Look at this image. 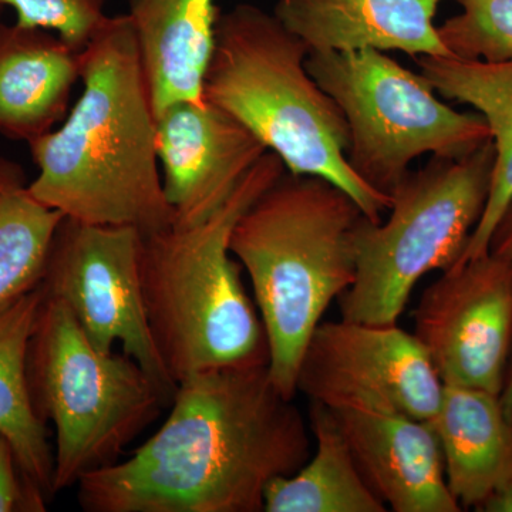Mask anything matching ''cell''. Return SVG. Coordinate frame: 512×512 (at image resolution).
Listing matches in <instances>:
<instances>
[{
	"instance_id": "1",
	"label": "cell",
	"mask_w": 512,
	"mask_h": 512,
	"mask_svg": "<svg viewBox=\"0 0 512 512\" xmlns=\"http://www.w3.org/2000/svg\"><path fill=\"white\" fill-rule=\"evenodd\" d=\"M167 419L126 460L77 483L86 512H261L265 491L312 456L308 426L268 365L178 383Z\"/></svg>"
},
{
	"instance_id": "2",
	"label": "cell",
	"mask_w": 512,
	"mask_h": 512,
	"mask_svg": "<svg viewBox=\"0 0 512 512\" xmlns=\"http://www.w3.org/2000/svg\"><path fill=\"white\" fill-rule=\"evenodd\" d=\"M83 94L62 127L29 143L30 191L64 217L133 227L174 225L158 170L157 124L128 15L107 19L82 52Z\"/></svg>"
},
{
	"instance_id": "3",
	"label": "cell",
	"mask_w": 512,
	"mask_h": 512,
	"mask_svg": "<svg viewBox=\"0 0 512 512\" xmlns=\"http://www.w3.org/2000/svg\"><path fill=\"white\" fill-rule=\"evenodd\" d=\"M359 205L325 178L285 171L232 229L269 346V376L288 399L313 332L356 279Z\"/></svg>"
},
{
	"instance_id": "4",
	"label": "cell",
	"mask_w": 512,
	"mask_h": 512,
	"mask_svg": "<svg viewBox=\"0 0 512 512\" xmlns=\"http://www.w3.org/2000/svg\"><path fill=\"white\" fill-rule=\"evenodd\" d=\"M285 171L281 158L266 151L210 218L143 235L148 325L175 383L222 367L269 365L264 323L229 241L239 217Z\"/></svg>"
},
{
	"instance_id": "5",
	"label": "cell",
	"mask_w": 512,
	"mask_h": 512,
	"mask_svg": "<svg viewBox=\"0 0 512 512\" xmlns=\"http://www.w3.org/2000/svg\"><path fill=\"white\" fill-rule=\"evenodd\" d=\"M308 55L274 13L241 3L220 13L202 96L248 128L288 173L325 178L380 222L392 197L350 167L348 123L306 69Z\"/></svg>"
},
{
	"instance_id": "6",
	"label": "cell",
	"mask_w": 512,
	"mask_h": 512,
	"mask_svg": "<svg viewBox=\"0 0 512 512\" xmlns=\"http://www.w3.org/2000/svg\"><path fill=\"white\" fill-rule=\"evenodd\" d=\"M28 383L37 417L56 431L55 495L121 460L168 410L136 360L94 348L69 309L47 296L30 338Z\"/></svg>"
},
{
	"instance_id": "7",
	"label": "cell",
	"mask_w": 512,
	"mask_h": 512,
	"mask_svg": "<svg viewBox=\"0 0 512 512\" xmlns=\"http://www.w3.org/2000/svg\"><path fill=\"white\" fill-rule=\"evenodd\" d=\"M494 160L491 140L464 157H433L394 188L386 222L363 218L342 319L396 325L417 282L457 264L487 204Z\"/></svg>"
},
{
	"instance_id": "8",
	"label": "cell",
	"mask_w": 512,
	"mask_h": 512,
	"mask_svg": "<svg viewBox=\"0 0 512 512\" xmlns=\"http://www.w3.org/2000/svg\"><path fill=\"white\" fill-rule=\"evenodd\" d=\"M306 69L345 116L350 167L389 197L417 157H464L491 140L480 113L448 106L423 73L379 50L309 52Z\"/></svg>"
},
{
	"instance_id": "9",
	"label": "cell",
	"mask_w": 512,
	"mask_h": 512,
	"mask_svg": "<svg viewBox=\"0 0 512 512\" xmlns=\"http://www.w3.org/2000/svg\"><path fill=\"white\" fill-rule=\"evenodd\" d=\"M143 235L133 227L64 217L39 286L69 309L94 348L113 352L120 346L136 360L170 407L178 384L165 369L148 325L140 276Z\"/></svg>"
},
{
	"instance_id": "10",
	"label": "cell",
	"mask_w": 512,
	"mask_h": 512,
	"mask_svg": "<svg viewBox=\"0 0 512 512\" xmlns=\"http://www.w3.org/2000/svg\"><path fill=\"white\" fill-rule=\"evenodd\" d=\"M414 336L443 384L500 394L512 352V261L488 252L421 295Z\"/></svg>"
},
{
	"instance_id": "11",
	"label": "cell",
	"mask_w": 512,
	"mask_h": 512,
	"mask_svg": "<svg viewBox=\"0 0 512 512\" xmlns=\"http://www.w3.org/2000/svg\"><path fill=\"white\" fill-rule=\"evenodd\" d=\"M443 390L426 350L397 323L320 322L299 367L298 392L311 402L372 399L427 423Z\"/></svg>"
},
{
	"instance_id": "12",
	"label": "cell",
	"mask_w": 512,
	"mask_h": 512,
	"mask_svg": "<svg viewBox=\"0 0 512 512\" xmlns=\"http://www.w3.org/2000/svg\"><path fill=\"white\" fill-rule=\"evenodd\" d=\"M156 124L173 227L210 218L268 151L248 128L205 100L170 104Z\"/></svg>"
},
{
	"instance_id": "13",
	"label": "cell",
	"mask_w": 512,
	"mask_h": 512,
	"mask_svg": "<svg viewBox=\"0 0 512 512\" xmlns=\"http://www.w3.org/2000/svg\"><path fill=\"white\" fill-rule=\"evenodd\" d=\"M326 406L335 414L366 483L387 510H463L448 490L439 439L430 423L372 399L350 397Z\"/></svg>"
},
{
	"instance_id": "14",
	"label": "cell",
	"mask_w": 512,
	"mask_h": 512,
	"mask_svg": "<svg viewBox=\"0 0 512 512\" xmlns=\"http://www.w3.org/2000/svg\"><path fill=\"white\" fill-rule=\"evenodd\" d=\"M444 0H279L274 15L309 52L451 56L434 25Z\"/></svg>"
},
{
	"instance_id": "15",
	"label": "cell",
	"mask_w": 512,
	"mask_h": 512,
	"mask_svg": "<svg viewBox=\"0 0 512 512\" xmlns=\"http://www.w3.org/2000/svg\"><path fill=\"white\" fill-rule=\"evenodd\" d=\"M82 77V52L56 33L0 22V137L32 143L55 130Z\"/></svg>"
},
{
	"instance_id": "16",
	"label": "cell",
	"mask_w": 512,
	"mask_h": 512,
	"mask_svg": "<svg viewBox=\"0 0 512 512\" xmlns=\"http://www.w3.org/2000/svg\"><path fill=\"white\" fill-rule=\"evenodd\" d=\"M220 13L215 0H128L156 117L177 101L204 100Z\"/></svg>"
},
{
	"instance_id": "17",
	"label": "cell",
	"mask_w": 512,
	"mask_h": 512,
	"mask_svg": "<svg viewBox=\"0 0 512 512\" xmlns=\"http://www.w3.org/2000/svg\"><path fill=\"white\" fill-rule=\"evenodd\" d=\"M430 426L439 439L448 490L461 507L477 511L512 481V416L500 394L444 384Z\"/></svg>"
},
{
	"instance_id": "18",
	"label": "cell",
	"mask_w": 512,
	"mask_h": 512,
	"mask_svg": "<svg viewBox=\"0 0 512 512\" xmlns=\"http://www.w3.org/2000/svg\"><path fill=\"white\" fill-rule=\"evenodd\" d=\"M416 63L440 96L473 106L484 117L494 144L487 204L456 265L463 264L490 252L495 228L512 202V59L490 63L456 56H419Z\"/></svg>"
},
{
	"instance_id": "19",
	"label": "cell",
	"mask_w": 512,
	"mask_h": 512,
	"mask_svg": "<svg viewBox=\"0 0 512 512\" xmlns=\"http://www.w3.org/2000/svg\"><path fill=\"white\" fill-rule=\"evenodd\" d=\"M43 298L37 285L0 305V431L15 448L23 476L50 500L55 495V457L28 383L29 343Z\"/></svg>"
},
{
	"instance_id": "20",
	"label": "cell",
	"mask_w": 512,
	"mask_h": 512,
	"mask_svg": "<svg viewBox=\"0 0 512 512\" xmlns=\"http://www.w3.org/2000/svg\"><path fill=\"white\" fill-rule=\"evenodd\" d=\"M313 456L291 476L278 477L265 491V512H386L366 483L335 414L311 402Z\"/></svg>"
},
{
	"instance_id": "21",
	"label": "cell",
	"mask_w": 512,
	"mask_h": 512,
	"mask_svg": "<svg viewBox=\"0 0 512 512\" xmlns=\"http://www.w3.org/2000/svg\"><path fill=\"white\" fill-rule=\"evenodd\" d=\"M63 218L32 194L22 165L0 156V305L40 284Z\"/></svg>"
},
{
	"instance_id": "22",
	"label": "cell",
	"mask_w": 512,
	"mask_h": 512,
	"mask_svg": "<svg viewBox=\"0 0 512 512\" xmlns=\"http://www.w3.org/2000/svg\"><path fill=\"white\" fill-rule=\"evenodd\" d=\"M461 12L439 26L451 56L480 62L512 59V0H456Z\"/></svg>"
},
{
	"instance_id": "23",
	"label": "cell",
	"mask_w": 512,
	"mask_h": 512,
	"mask_svg": "<svg viewBox=\"0 0 512 512\" xmlns=\"http://www.w3.org/2000/svg\"><path fill=\"white\" fill-rule=\"evenodd\" d=\"M107 0H0L16 13V23L56 33L83 52L103 28Z\"/></svg>"
},
{
	"instance_id": "24",
	"label": "cell",
	"mask_w": 512,
	"mask_h": 512,
	"mask_svg": "<svg viewBox=\"0 0 512 512\" xmlns=\"http://www.w3.org/2000/svg\"><path fill=\"white\" fill-rule=\"evenodd\" d=\"M47 501L23 476L15 448L0 431V512H43Z\"/></svg>"
},
{
	"instance_id": "25",
	"label": "cell",
	"mask_w": 512,
	"mask_h": 512,
	"mask_svg": "<svg viewBox=\"0 0 512 512\" xmlns=\"http://www.w3.org/2000/svg\"><path fill=\"white\" fill-rule=\"evenodd\" d=\"M490 252L512 261V202L508 205L500 224L495 228L490 242Z\"/></svg>"
},
{
	"instance_id": "26",
	"label": "cell",
	"mask_w": 512,
	"mask_h": 512,
	"mask_svg": "<svg viewBox=\"0 0 512 512\" xmlns=\"http://www.w3.org/2000/svg\"><path fill=\"white\" fill-rule=\"evenodd\" d=\"M477 511L512 512V481L498 488L490 497L485 498Z\"/></svg>"
},
{
	"instance_id": "27",
	"label": "cell",
	"mask_w": 512,
	"mask_h": 512,
	"mask_svg": "<svg viewBox=\"0 0 512 512\" xmlns=\"http://www.w3.org/2000/svg\"><path fill=\"white\" fill-rule=\"evenodd\" d=\"M500 400L505 412L512 416V355L510 362H508L507 373H505L504 386L500 393Z\"/></svg>"
},
{
	"instance_id": "28",
	"label": "cell",
	"mask_w": 512,
	"mask_h": 512,
	"mask_svg": "<svg viewBox=\"0 0 512 512\" xmlns=\"http://www.w3.org/2000/svg\"><path fill=\"white\" fill-rule=\"evenodd\" d=\"M0 9H2V6H0Z\"/></svg>"
}]
</instances>
